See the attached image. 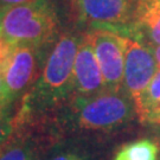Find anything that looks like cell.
<instances>
[{"label":"cell","instance_id":"cell-17","mask_svg":"<svg viewBox=\"0 0 160 160\" xmlns=\"http://www.w3.org/2000/svg\"><path fill=\"white\" fill-rule=\"evenodd\" d=\"M10 106L7 104V100H6V89L5 83H4V72L0 71V106Z\"/></svg>","mask_w":160,"mask_h":160},{"label":"cell","instance_id":"cell-18","mask_svg":"<svg viewBox=\"0 0 160 160\" xmlns=\"http://www.w3.org/2000/svg\"><path fill=\"white\" fill-rule=\"evenodd\" d=\"M32 0H0V6L2 7H12V6L22 5V4H26Z\"/></svg>","mask_w":160,"mask_h":160},{"label":"cell","instance_id":"cell-20","mask_svg":"<svg viewBox=\"0 0 160 160\" xmlns=\"http://www.w3.org/2000/svg\"><path fill=\"white\" fill-rule=\"evenodd\" d=\"M6 10H7V7L0 6V24H1V19H2V16H4V13L6 12Z\"/></svg>","mask_w":160,"mask_h":160},{"label":"cell","instance_id":"cell-9","mask_svg":"<svg viewBox=\"0 0 160 160\" xmlns=\"http://www.w3.org/2000/svg\"><path fill=\"white\" fill-rule=\"evenodd\" d=\"M40 123L14 119V131L7 142L0 148V160H38L46 147Z\"/></svg>","mask_w":160,"mask_h":160},{"label":"cell","instance_id":"cell-6","mask_svg":"<svg viewBox=\"0 0 160 160\" xmlns=\"http://www.w3.org/2000/svg\"><path fill=\"white\" fill-rule=\"evenodd\" d=\"M157 70L158 65L149 46L134 37L127 36L122 89L133 100L135 109Z\"/></svg>","mask_w":160,"mask_h":160},{"label":"cell","instance_id":"cell-19","mask_svg":"<svg viewBox=\"0 0 160 160\" xmlns=\"http://www.w3.org/2000/svg\"><path fill=\"white\" fill-rule=\"evenodd\" d=\"M149 49H151V51H152L153 56H154L158 68H160V45L159 46H149Z\"/></svg>","mask_w":160,"mask_h":160},{"label":"cell","instance_id":"cell-13","mask_svg":"<svg viewBox=\"0 0 160 160\" xmlns=\"http://www.w3.org/2000/svg\"><path fill=\"white\" fill-rule=\"evenodd\" d=\"M157 109H160V68H158L149 86L141 97V101L137 107V115L142 122L146 115Z\"/></svg>","mask_w":160,"mask_h":160},{"label":"cell","instance_id":"cell-5","mask_svg":"<svg viewBox=\"0 0 160 160\" xmlns=\"http://www.w3.org/2000/svg\"><path fill=\"white\" fill-rule=\"evenodd\" d=\"M104 81L106 90H121L123 86L127 36L109 29L87 32Z\"/></svg>","mask_w":160,"mask_h":160},{"label":"cell","instance_id":"cell-14","mask_svg":"<svg viewBox=\"0 0 160 160\" xmlns=\"http://www.w3.org/2000/svg\"><path fill=\"white\" fill-rule=\"evenodd\" d=\"M17 112L13 106H0V148L13 134Z\"/></svg>","mask_w":160,"mask_h":160},{"label":"cell","instance_id":"cell-2","mask_svg":"<svg viewBox=\"0 0 160 160\" xmlns=\"http://www.w3.org/2000/svg\"><path fill=\"white\" fill-rule=\"evenodd\" d=\"M70 126L87 132H110L134 118L135 104L123 89L104 90L90 97L72 98L65 106Z\"/></svg>","mask_w":160,"mask_h":160},{"label":"cell","instance_id":"cell-4","mask_svg":"<svg viewBox=\"0 0 160 160\" xmlns=\"http://www.w3.org/2000/svg\"><path fill=\"white\" fill-rule=\"evenodd\" d=\"M53 44L46 46H14L4 71L7 104L17 106L33 88L44 69Z\"/></svg>","mask_w":160,"mask_h":160},{"label":"cell","instance_id":"cell-21","mask_svg":"<svg viewBox=\"0 0 160 160\" xmlns=\"http://www.w3.org/2000/svg\"><path fill=\"white\" fill-rule=\"evenodd\" d=\"M138 1H148V0H138Z\"/></svg>","mask_w":160,"mask_h":160},{"label":"cell","instance_id":"cell-12","mask_svg":"<svg viewBox=\"0 0 160 160\" xmlns=\"http://www.w3.org/2000/svg\"><path fill=\"white\" fill-rule=\"evenodd\" d=\"M158 151L157 143L148 139H142L123 145L114 160H157Z\"/></svg>","mask_w":160,"mask_h":160},{"label":"cell","instance_id":"cell-10","mask_svg":"<svg viewBox=\"0 0 160 160\" xmlns=\"http://www.w3.org/2000/svg\"><path fill=\"white\" fill-rule=\"evenodd\" d=\"M126 36L134 37L148 46L160 45V0L138 1Z\"/></svg>","mask_w":160,"mask_h":160},{"label":"cell","instance_id":"cell-7","mask_svg":"<svg viewBox=\"0 0 160 160\" xmlns=\"http://www.w3.org/2000/svg\"><path fill=\"white\" fill-rule=\"evenodd\" d=\"M134 0H75L83 20L92 29H109L127 34L133 22Z\"/></svg>","mask_w":160,"mask_h":160},{"label":"cell","instance_id":"cell-1","mask_svg":"<svg viewBox=\"0 0 160 160\" xmlns=\"http://www.w3.org/2000/svg\"><path fill=\"white\" fill-rule=\"evenodd\" d=\"M82 36L65 32L53 43L44 69L18 107L16 119L39 122L43 115L65 107L74 97V67Z\"/></svg>","mask_w":160,"mask_h":160},{"label":"cell","instance_id":"cell-15","mask_svg":"<svg viewBox=\"0 0 160 160\" xmlns=\"http://www.w3.org/2000/svg\"><path fill=\"white\" fill-rule=\"evenodd\" d=\"M14 46H12L8 42H6L1 36H0V71H5V68L7 65V62L11 57L12 51Z\"/></svg>","mask_w":160,"mask_h":160},{"label":"cell","instance_id":"cell-8","mask_svg":"<svg viewBox=\"0 0 160 160\" xmlns=\"http://www.w3.org/2000/svg\"><path fill=\"white\" fill-rule=\"evenodd\" d=\"M106 90L101 69L88 36L83 34L74 67V97H90Z\"/></svg>","mask_w":160,"mask_h":160},{"label":"cell","instance_id":"cell-3","mask_svg":"<svg viewBox=\"0 0 160 160\" xmlns=\"http://www.w3.org/2000/svg\"><path fill=\"white\" fill-rule=\"evenodd\" d=\"M58 18L51 0H32L7 7L0 36L12 46H46L57 39Z\"/></svg>","mask_w":160,"mask_h":160},{"label":"cell","instance_id":"cell-11","mask_svg":"<svg viewBox=\"0 0 160 160\" xmlns=\"http://www.w3.org/2000/svg\"><path fill=\"white\" fill-rule=\"evenodd\" d=\"M38 160H92L90 153L74 142H57L46 145Z\"/></svg>","mask_w":160,"mask_h":160},{"label":"cell","instance_id":"cell-16","mask_svg":"<svg viewBox=\"0 0 160 160\" xmlns=\"http://www.w3.org/2000/svg\"><path fill=\"white\" fill-rule=\"evenodd\" d=\"M143 123H151V125H159L160 126V109L153 110L146 115V118L142 120Z\"/></svg>","mask_w":160,"mask_h":160}]
</instances>
